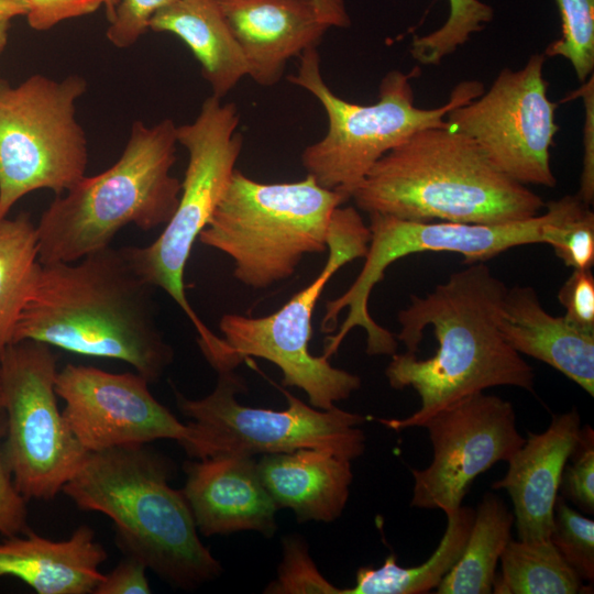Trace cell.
Masks as SVG:
<instances>
[{"label": "cell", "mask_w": 594, "mask_h": 594, "mask_svg": "<svg viewBox=\"0 0 594 594\" xmlns=\"http://www.w3.org/2000/svg\"><path fill=\"white\" fill-rule=\"evenodd\" d=\"M565 465L560 486L580 509L594 512V432L591 426L581 429L578 444Z\"/></svg>", "instance_id": "obj_32"}, {"label": "cell", "mask_w": 594, "mask_h": 594, "mask_svg": "<svg viewBox=\"0 0 594 594\" xmlns=\"http://www.w3.org/2000/svg\"><path fill=\"white\" fill-rule=\"evenodd\" d=\"M3 411V394H2V384L0 378V413Z\"/></svg>", "instance_id": "obj_44"}, {"label": "cell", "mask_w": 594, "mask_h": 594, "mask_svg": "<svg viewBox=\"0 0 594 594\" xmlns=\"http://www.w3.org/2000/svg\"><path fill=\"white\" fill-rule=\"evenodd\" d=\"M370 240V228L356 208H336L327 239L329 255L319 275L274 314L224 315L219 322L222 345L209 363L212 369L234 371L248 358H260L274 363L283 373V385L304 391L316 408L330 409L349 398L361 387V378L309 352L311 317L330 278L346 263L365 257Z\"/></svg>", "instance_id": "obj_9"}, {"label": "cell", "mask_w": 594, "mask_h": 594, "mask_svg": "<svg viewBox=\"0 0 594 594\" xmlns=\"http://www.w3.org/2000/svg\"><path fill=\"white\" fill-rule=\"evenodd\" d=\"M582 98L584 106L583 157L580 187L575 194L585 205L594 202V76L591 75L569 99Z\"/></svg>", "instance_id": "obj_37"}, {"label": "cell", "mask_w": 594, "mask_h": 594, "mask_svg": "<svg viewBox=\"0 0 594 594\" xmlns=\"http://www.w3.org/2000/svg\"><path fill=\"white\" fill-rule=\"evenodd\" d=\"M176 128L169 118L151 127L134 121L112 166L57 195L35 226L40 263L76 262L111 245L128 224L143 231L165 226L182 189L170 175Z\"/></svg>", "instance_id": "obj_5"}, {"label": "cell", "mask_w": 594, "mask_h": 594, "mask_svg": "<svg viewBox=\"0 0 594 594\" xmlns=\"http://www.w3.org/2000/svg\"><path fill=\"white\" fill-rule=\"evenodd\" d=\"M514 514L505 502L487 492L474 512L464 550L437 586V594H490L501 554L512 539Z\"/></svg>", "instance_id": "obj_25"}, {"label": "cell", "mask_w": 594, "mask_h": 594, "mask_svg": "<svg viewBox=\"0 0 594 594\" xmlns=\"http://www.w3.org/2000/svg\"><path fill=\"white\" fill-rule=\"evenodd\" d=\"M6 435V416L0 413V536L6 538L24 535L28 530L25 497L13 483L2 452Z\"/></svg>", "instance_id": "obj_36"}, {"label": "cell", "mask_w": 594, "mask_h": 594, "mask_svg": "<svg viewBox=\"0 0 594 594\" xmlns=\"http://www.w3.org/2000/svg\"><path fill=\"white\" fill-rule=\"evenodd\" d=\"M549 539L582 581L594 580V521L572 509L559 495Z\"/></svg>", "instance_id": "obj_30"}, {"label": "cell", "mask_w": 594, "mask_h": 594, "mask_svg": "<svg viewBox=\"0 0 594 594\" xmlns=\"http://www.w3.org/2000/svg\"><path fill=\"white\" fill-rule=\"evenodd\" d=\"M244 55L248 77L272 87L288 61L317 47L330 26L315 0H219Z\"/></svg>", "instance_id": "obj_18"}, {"label": "cell", "mask_w": 594, "mask_h": 594, "mask_svg": "<svg viewBox=\"0 0 594 594\" xmlns=\"http://www.w3.org/2000/svg\"><path fill=\"white\" fill-rule=\"evenodd\" d=\"M107 551L87 525L53 541L30 529L0 542V579L15 578L37 594H94Z\"/></svg>", "instance_id": "obj_21"}, {"label": "cell", "mask_w": 594, "mask_h": 594, "mask_svg": "<svg viewBox=\"0 0 594 594\" xmlns=\"http://www.w3.org/2000/svg\"><path fill=\"white\" fill-rule=\"evenodd\" d=\"M40 265L36 228L30 216L21 212L0 220V360L14 343Z\"/></svg>", "instance_id": "obj_26"}, {"label": "cell", "mask_w": 594, "mask_h": 594, "mask_svg": "<svg viewBox=\"0 0 594 594\" xmlns=\"http://www.w3.org/2000/svg\"><path fill=\"white\" fill-rule=\"evenodd\" d=\"M26 20L30 28L44 32L57 24L95 13L105 0H28Z\"/></svg>", "instance_id": "obj_38"}, {"label": "cell", "mask_w": 594, "mask_h": 594, "mask_svg": "<svg viewBox=\"0 0 594 594\" xmlns=\"http://www.w3.org/2000/svg\"><path fill=\"white\" fill-rule=\"evenodd\" d=\"M239 123L237 105L211 95L193 122L177 125V142L186 148L188 163L176 210L154 242L124 246L138 274L166 292L191 321L198 345H208L218 336L189 304L184 273L195 241L209 223L237 169L243 147Z\"/></svg>", "instance_id": "obj_10"}, {"label": "cell", "mask_w": 594, "mask_h": 594, "mask_svg": "<svg viewBox=\"0 0 594 594\" xmlns=\"http://www.w3.org/2000/svg\"><path fill=\"white\" fill-rule=\"evenodd\" d=\"M150 30L183 41L199 63L211 95L219 99L248 76L244 55L219 0H174L152 18Z\"/></svg>", "instance_id": "obj_23"}, {"label": "cell", "mask_w": 594, "mask_h": 594, "mask_svg": "<svg viewBox=\"0 0 594 594\" xmlns=\"http://www.w3.org/2000/svg\"><path fill=\"white\" fill-rule=\"evenodd\" d=\"M146 569L139 559L125 556L109 573L103 574L94 594H148L152 591Z\"/></svg>", "instance_id": "obj_39"}, {"label": "cell", "mask_w": 594, "mask_h": 594, "mask_svg": "<svg viewBox=\"0 0 594 594\" xmlns=\"http://www.w3.org/2000/svg\"><path fill=\"white\" fill-rule=\"evenodd\" d=\"M172 466L145 444L88 452L64 485L75 505L108 516L125 556L169 584L195 588L218 578L220 562L198 537L182 491L169 486Z\"/></svg>", "instance_id": "obj_4"}, {"label": "cell", "mask_w": 594, "mask_h": 594, "mask_svg": "<svg viewBox=\"0 0 594 594\" xmlns=\"http://www.w3.org/2000/svg\"><path fill=\"white\" fill-rule=\"evenodd\" d=\"M298 58L297 72L287 79L312 95L328 119L327 133L304 148L301 164L320 186L340 193L346 201L386 153L420 130L446 125L448 112L484 91L481 81L465 80L453 88L443 105L424 109L415 105L410 84L418 69L407 74L394 69L382 78L376 102L359 105L329 88L321 75L317 47Z\"/></svg>", "instance_id": "obj_8"}, {"label": "cell", "mask_w": 594, "mask_h": 594, "mask_svg": "<svg viewBox=\"0 0 594 594\" xmlns=\"http://www.w3.org/2000/svg\"><path fill=\"white\" fill-rule=\"evenodd\" d=\"M351 462L328 450L300 448L262 454L256 466L278 509H292L299 521L330 522L346 505L353 480Z\"/></svg>", "instance_id": "obj_22"}, {"label": "cell", "mask_w": 594, "mask_h": 594, "mask_svg": "<svg viewBox=\"0 0 594 594\" xmlns=\"http://www.w3.org/2000/svg\"><path fill=\"white\" fill-rule=\"evenodd\" d=\"M499 561L502 572L493 583L495 594H575L588 588L550 539L512 538Z\"/></svg>", "instance_id": "obj_27"}, {"label": "cell", "mask_w": 594, "mask_h": 594, "mask_svg": "<svg viewBox=\"0 0 594 594\" xmlns=\"http://www.w3.org/2000/svg\"><path fill=\"white\" fill-rule=\"evenodd\" d=\"M356 208L413 221L503 224L531 219L546 202L497 170L468 135L420 130L391 150L353 191Z\"/></svg>", "instance_id": "obj_3"}, {"label": "cell", "mask_w": 594, "mask_h": 594, "mask_svg": "<svg viewBox=\"0 0 594 594\" xmlns=\"http://www.w3.org/2000/svg\"><path fill=\"white\" fill-rule=\"evenodd\" d=\"M585 204L576 195L546 202V211L531 219L503 224L461 223L450 221H413L391 216H370L371 240L364 265L354 283L338 298L327 301L321 331L334 332L339 314L348 316L339 330L326 337L323 355L337 353L343 339L355 327L366 332V353L393 355L398 341L370 315L369 299L385 270L397 260L416 253L448 252L461 254L465 262H485L504 251L526 244L556 241L561 226Z\"/></svg>", "instance_id": "obj_7"}, {"label": "cell", "mask_w": 594, "mask_h": 594, "mask_svg": "<svg viewBox=\"0 0 594 594\" xmlns=\"http://www.w3.org/2000/svg\"><path fill=\"white\" fill-rule=\"evenodd\" d=\"M561 18V37L550 43L546 57L569 61L584 82L594 69V0H554Z\"/></svg>", "instance_id": "obj_29"}, {"label": "cell", "mask_w": 594, "mask_h": 594, "mask_svg": "<svg viewBox=\"0 0 594 594\" xmlns=\"http://www.w3.org/2000/svg\"><path fill=\"white\" fill-rule=\"evenodd\" d=\"M315 3L330 28H348L351 24L344 0H315Z\"/></svg>", "instance_id": "obj_40"}, {"label": "cell", "mask_w": 594, "mask_h": 594, "mask_svg": "<svg viewBox=\"0 0 594 594\" xmlns=\"http://www.w3.org/2000/svg\"><path fill=\"white\" fill-rule=\"evenodd\" d=\"M86 90L79 75L35 74L16 86L0 78V220L25 195H62L85 176L88 143L76 102Z\"/></svg>", "instance_id": "obj_11"}, {"label": "cell", "mask_w": 594, "mask_h": 594, "mask_svg": "<svg viewBox=\"0 0 594 594\" xmlns=\"http://www.w3.org/2000/svg\"><path fill=\"white\" fill-rule=\"evenodd\" d=\"M174 0H120L106 32L117 48L134 45L150 30L152 18Z\"/></svg>", "instance_id": "obj_34"}, {"label": "cell", "mask_w": 594, "mask_h": 594, "mask_svg": "<svg viewBox=\"0 0 594 594\" xmlns=\"http://www.w3.org/2000/svg\"><path fill=\"white\" fill-rule=\"evenodd\" d=\"M505 283L484 262L471 263L397 315L407 352L385 370L391 387H411L420 407L403 419H377L395 431L421 427L454 402L496 386L532 392L531 365L504 339L498 317Z\"/></svg>", "instance_id": "obj_1"}, {"label": "cell", "mask_w": 594, "mask_h": 594, "mask_svg": "<svg viewBox=\"0 0 594 594\" xmlns=\"http://www.w3.org/2000/svg\"><path fill=\"white\" fill-rule=\"evenodd\" d=\"M474 509L460 506L443 512L444 534L427 561L416 566H400L396 556H388L378 568L363 566L356 572L355 584L341 594H425L437 588L460 559L466 544Z\"/></svg>", "instance_id": "obj_24"}, {"label": "cell", "mask_w": 594, "mask_h": 594, "mask_svg": "<svg viewBox=\"0 0 594 594\" xmlns=\"http://www.w3.org/2000/svg\"><path fill=\"white\" fill-rule=\"evenodd\" d=\"M448 2L449 15L446 22L424 36H416L411 42L410 54L422 65H438L494 18L493 8L481 0Z\"/></svg>", "instance_id": "obj_28"}, {"label": "cell", "mask_w": 594, "mask_h": 594, "mask_svg": "<svg viewBox=\"0 0 594 594\" xmlns=\"http://www.w3.org/2000/svg\"><path fill=\"white\" fill-rule=\"evenodd\" d=\"M28 0H0V21H10L20 15H26Z\"/></svg>", "instance_id": "obj_41"}, {"label": "cell", "mask_w": 594, "mask_h": 594, "mask_svg": "<svg viewBox=\"0 0 594 594\" xmlns=\"http://www.w3.org/2000/svg\"><path fill=\"white\" fill-rule=\"evenodd\" d=\"M253 458L219 454L185 463L187 476L182 492L204 536L244 530L274 535L278 508L264 487Z\"/></svg>", "instance_id": "obj_17"}, {"label": "cell", "mask_w": 594, "mask_h": 594, "mask_svg": "<svg viewBox=\"0 0 594 594\" xmlns=\"http://www.w3.org/2000/svg\"><path fill=\"white\" fill-rule=\"evenodd\" d=\"M9 29H10V21H0V55L7 46Z\"/></svg>", "instance_id": "obj_42"}, {"label": "cell", "mask_w": 594, "mask_h": 594, "mask_svg": "<svg viewBox=\"0 0 594 594\" xmlns=\"http://www.w3.org/2000/svg\"><path fill=\"white\" fill-rule=\"evenodd\" d=\"M581 429L575 408L552 415L544 431L528 432L524 444L507 461L505 476L492 484L494 490H505L512 499L518 540L549 539L562 474Z\"/></svg>", "instance_id": "obj_19"}, {"label": "cell", "mask_w": 594, "mask_h": 594, "mask_svg": "<svg viewBox=\"0 0 594 594\" xmlns=\"http://www.w3.org/2000/svg\"><path fill=\"white\" fill-rule=\"evenodd\" d=\"M57 372L56 354L42 342L13 343L0 360L6 416L2 452L25 498H54L88 454L57 406Z\"/></svg>", "instance_id": "obj_13"}, {"label": "cell", "mask_w": 594, "mask_h": 594, "mask_svg": "<svg viewBox=\"0 0 594 594\" xmlns=\"http://www.w3.org/2000/svg\"><path fill=\"white\" fill-rule=\"evenodd\" d=\"M120 0H105V9H106V14H107V19L109 21V23L113 20L114 18V13H116V9L119 4Z\"/></svg>", "instance_id": "obj_43"}, {"label": "cell", "mask_w": 594, "mask_h": 594, "mask_svg": "<svg viewBox=\"0 0 594 594\" xmlns=\"http://www.w3.org/2000/svg\"><path fill=\"white\" fill-rule=\"evenodd\" d=\"M543 54L517 70L502 69L491 87L446 116L449 129L470 136L488 162L508 178L552 188L557 178L550 148L559 131L558 105L548 96Z\"/></svg>", "instance_id": "obj_14"}, {"label": "cell", "mask_w": 594, "mask_h": 594, "mask_svg": "<svg viewBox=\"0 0 594 594\" xmlns=\"http://www.w3.org/2000/svg\"><path fill=\"white\" fill-rule=\"evenodd\" d=\"M345 201L310 175L265 184L235 169L198 239L232 260L240 283L265 289L293 276L306 255L328 250L332 213Z\"/></svg>", "instance_id": "obj_6"}, {"label": "cell", "mask_w": 594, "mask_h": 594, "mask_svg": "<svg viewBox=\"0 0 594 594\" xmlns=\"http://www.w3.org/2000/svg\"><path fill=\"white\" fill-rule=\"evenodd\" d=\"M558 300L575 327L594 332V276L591 270H573L561 286Z\"/></svg>", "instance_id": "obj_35"}, {"label": "cell", "mask_w": 594, "mask_h": 594, "mask_svg": "<svg viewBox=\"0 0 594 594\" xmlns=\"http://www.w3.org/2000/svg\"><path fill=\"white\" fill-rule=\"evenodd\" d=\"M154 288L134 270L125 248L111 245L76 262L40 265L14 343L52 348L130 364L157 382L174 350L157 322Z\"/></svg>", "instance_id": "obj_2"}, {"label": "cell", "mask_w": 594, "mask_h": 594, "mask_svg": "<svg viewBox=\"0 0 594 594\" xmlns=\"http://www.w3.org/2000/svg\"><path fill=\"white\" fill-rule=\"evenodd\" d=\"M551 248L566 266L591 270L594 264V213L590 207L562 226Z\"/></svg>", "instance_id": "obj_33"}, {"label": "cell", "mask_w": 594, "mask_h": 594, "mask_svg": "<svg viewBox=\"0 0 594 594\" xmlns=\"http://www.w3.org/2000/svg\"><path fill=\"white\" fill-rule=\"evenodd\" d=\"M55 392L63 415L87 452L168 439L186 449L190 425L180 422L150 392L139 373H111L67 364L57 372Z\"/></svg>", "instance_id": "obj_16"}, {"label": "cell", "mask_w": 594, "mask_h": 594, "mask_svg": "<svg viewBox=\"0 0 594 594\" xmlns=\"http://www.w3.org/2000/svg\"><path fill=\"white\" fill-rule=\"evenodd\" d=\"M310 557L307 542L299 536L283 539V559L277 576L265 587L267 594H341Z\"/></svg>", "instance_id": "obj_31"}, {"label": "cell", "mask_w": 594, "mask_h": 594, "mask_svg": "<svg viewBox=\"0 0 594 594\" xmlns=\"http://www.w3.org/2000/svg\"><path fill=\"white\" fill-rule=\"evenodd\" d=\"M498 327L516 352L550 365L594 396V332L549 314L535 288H507Z\"/></svg>", "instance_id": "obj_20"}, {"label": "cell", "mask_w": 594, "mask_h": 594, "mask_svg": "<svg viewBox=\"0 0 594 594\" xmlns=\"http://www.w3.org/2000/svg\"><path fill=\"white\" fill-rule=\"evenodd\" d=\"M421 427L433 449L431 463L411 470V507L455 509L472 482L524 444L510 402L484 392L465 396L430 416Z\"/></svg>", "instance_id": "obj_15"}, {"label": "cell", "mask_w": 594, "mask_h": 594, "mask_svg": "<svg viewBox=\"0 0 594 594\" xmlns=\"http://www.w3.org/2000/svg\"><path fill=\"white\" fill-rule=\"evenodd\" d=\"M244 392L245 381L234 371L218 372L213 391L199 399L174 388L177 408L190 419L193 439L185 449L190 457H254L300 448L328 450L351 461L363 454L365 435L359 427L372 417L337 406L319 409L287 391L284 410L248 407L238 400Z\"/></svg>", "instance_id": "obj_12"}]
</instances>
